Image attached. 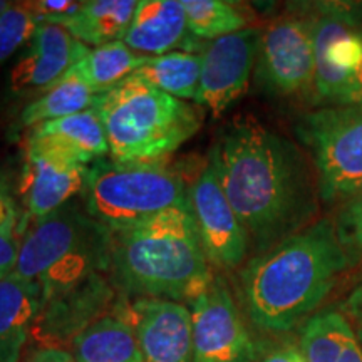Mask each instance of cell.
<instances>
[{
	"label": "cell",
	"instance_id": "e575fe53",
	"mask_svg": "<svg viewBox=\"0 0 362 362\" xmlns=\"http://www.w3.org/2000/svg\"><path fill=\"white\" fill-rule=\"evenodd\" d=\"M337 362H362V347L359 346V341H357V336L351 339L349 344L344 347L341 357H339Z\"/></svg>",
	"mask_w": 362,
	"mask_h": 362
},
{
	"label": "cell",
	"instance_id": "ba28073f",
	"mask_svg": "<svg viewBox=\"0 0 362 362\" xmlns=\"http://www.w3.org/2000/svg\"><path fill=\"white\" fill-rule=\"evenodd\" d=\"M315 57V94L332 106L349 104L351 76L362 59V34L347 4H320L309 19Z\"/></svg>",
	"mask_w": 362,
	"mask_h": 362
},
{
	"label": "cell",
	"instance_id": "8992f818",
	"mask_svg": "<svg viewBox=\"0 0 362 362\" xmlns=\"http://www.w3.org/2000/svg\"><path fill=\"white\" fill-rule=\"evenodd\" d=\"M86 211L111 233L189 203L183 176L163 163L98 160L84 188Z\"/></svg>",
	"mask_w": 362,
	"mask_h": 362
},
{
	"label": "cell",
	"instance_id": "8d00e7d4",
	"mask_svg": "<svg viewBox=\"0 0 362 362\" xmlns=\"http://www.w3.org/2000/svg\"><path fill=\"white\" fill-rule=\"evenodd\" d=\"M356 336H357V341H359V346L362 347V327H359V329H357Z\"/></svg>",
	"mask_w": 362,
	"mask_h": 362
},
{
	"label": "cell",
	"instance_id": "7a4b0ae2",
	"mask_svg": "<svg viewBox=\"0 0 362 362\" xmlns=\"http://www.w3.org/2000/svg\"><path fill=\"white\" fill-rule=\"evenodd\" d=\"M347 267L334 221L320 220L243 267V307L257 327L287 332L320 305Z\"/></svg>",
	"mask_w": 362,
	"mask_h": 362
},
{
	"label": "cell",
	"instance_id": "d4e9b609",
	"mask_svg": "<svg viewBox=\"0 0 362 362\" xmlns=\"http://www.w3.org/2000/svg\"><path fill=\"white\" fill-rule=\"evenodd\" d=\"M356 337L349 320L336 310H322L304 324L298 349L305 362H337L344 347Z\"/></svg>",
	"mask_w": 362,
	"mask_h": 362
},
{
	"label": "cell",
	"instance_id": "5bb4252c",
	"mask_svg": "<svg viewBox=\"0 0 362 362\" xmlns=\"http://www.w3.org/2000/svg\"><path fill=\"white\" fill-rule=\"evenodd\" d=\"M88 165L47 149L25 148L21 197L34 220L66 206L76 194H83L88 181Z\"/></svg>",
	"mask_w": 362,
	"mask_h": 362
},
{
	"label": "cell",
	"instance_id": "e0dca14e",
	"mask_svg": "<svg viewBox=\"0 0 362 362\" xmlns=\"http://www.w3.org/2000/svg\"><path fill=\"white\" fill-rule=\"evenodd\" d=\"M25 148L47 149L83 165L110 155L104 126L94 110L34 126L27 134Z\"/></svg>",
	"mask_w": 362,
	"mask_h": 362
},
{
	"label": "cell",
	"instance_id": "52a82bcc",
	"mask_svg": "<svg viewBox=\"0 0 362 362\" xmlns=\"http://www.w3.org/2000/svg\"><path fill=\"white\" fill-rule=\"evenodd\" d=\"M296 131L309 149L324 202H346L362 189V104L320 107Z\"/></svg>",
	"mask_w": 362,
	"mask_h": 362
},
{
	"label": "cell",
	"instance_id": "cb8c5ba5",
	"mask_svg": "<svg viewBox=\"0 0 362 362\" xmlns=\"http://www.w3.org/2000/svg\"><path fill=\"white\" fill-rule=\"evenodd\" d=\"M96 98L98 94L69 69L51 88L45 89L42 96L27 104L21 115V123L25 128H34L45 121L93 110Z\"/></svg>",
	"mask_w": 362,
	"mask_h": 362
},
{
	"label": "cell",
	"instance_id": "8fae6325",
	"mask_svg": "<svg viewBox=\"0 0 362 362\" xmlns=\"http://www.w3.org/2000/svg\"><path fill=\"white\" fill-rule=\"evenodd\" d=\"M189 205L210 265L221 270L242 265L250 238L230 205L211 161L189 187Z\"/></svg>",
	"mask_w": 362,
	"mask_h": 362
},
{
	"label": "cell",
	"instance_id": "83f0119b",
	"mask_svg": "<svg viewBox=\"0 0 362 362\" xmlns=\"http://www.w3.org/2000/svg\"><path fill=\"white\" fill-rule=\"evenodd\" d=\"M334 226L349 264H362V189L342 203Z\"/></svg>",
	"mask_w": 362,
	"mask_h": 362
},
{
	"label": "cell",
	"instance_id": "2e32d148",
	"mask_svg": "<svg viewBox=\"0 0 362 362\" xmlns=\"http://www.w3.org/2000/svg\"><path fill=\"white\" fill-rule=\"evenodd\" d=\"M111 300V287L103 275H96L79 287L42 302L33 336L44 347L72 342L84 329L104 317L103 312Z\"/></svg>",
	"mask_w": 362,
	"mask_h": 362
},
{
	"label": "cell",
	"instance_id": "ac0fdd59",
	"mask_svg": "<svg viewBox=\"0 0 362 362\" xmlns=\"http://www.w3.org/2000/svg\"><path fill=\"white\" fill-rule=\"evenodd\" d=\"M187 13L181 0H141L123 42L133 51L155 57L188 44Z\"/></svg>",
	"mask_w": 362,
	"mask_h": 362
},
{
	"label": "cell",
	"instance_id": "3957f363",
	"mask_svg": "<svg viewBox=\"0 0 362 362\" xmlns=\"http://www.w3.org/2000/svg\"><path fill=\"white\" fill-rule=\"evenodd\" d=\"M111 265L129 296L192 304L215 280L189 203L112 233Z\"/></svg>",
	"mask_w": 362,
	"mask_h": 362
},
{
	"label": "cell",
	"instance_id": "1f68e13d",
	"mask_svg": "<svg viewBox=\"0 0 362 362\" xmlns=\"http://www.w3.org/2000/svg\"><path fill=\"white\" fill-rule=\"evenodd\" d=\"M24 362H78L71 352L61 347H40L27 356Z\"/></svg>",
	"mask_w": 362,
	"mask_h": 362
},
{
	"label": "cell",
	"instance_id": "d6986e66",
	"mask_svg": "<svg viewBox=\"0 0 362 362\" xmlns=\"http://www.w3.org/2000/svg\"><path fill=\"white\" fill-rule=\"evenodd\" d=\"M42 309L40 285L11 272L0 279V362H19Z\"/></svg>",
	"mask_w": 362,
	"mask_h": 362
},
{
	"label": "cell",
	"instance_id": "f1b7e54d",
	"mask_svg": "<svg viewBox=\"0 0 362 362\" xmlns=\"http://www.w3.org/2000/svg\"><path fill=\"white\" fill-rule=\"evenodd\" d=\"M17 223V206L0 176V233H13Z\"/></svg>",
	"mask_w": 362,
	"mask_h": 362
},
{
	"label": "cell",
	"instance_id": "9c48e42d",
	"mask_svg": "<svg viewBox=\"0 0 362 362\" xmlns=\"http://www.w3.org/2000/svg\"><path fill=\"white\" fill-rule=\"evenodd\" d=\"M257 76L270 93L298 96L315 84L314 40L309 21L282 17L260 35Z\"/></svg>",
	"mask_w": 362,
	"mask_h": 362
},
{
	"label": "cell",
	"instance_id": "277c9868",
	"mask_svg": "<svg viewBox=\"0 0 362 362\" xmlns=\"http://www.w3.org/2000/svg\"><path fill=\"white\" fill-rule=\"evenodd\" d=\"M93 110L104 126L110 156L119 163H161L198 133L203 110L134 76L99 94Z\"/></svg>",
	"mask_w": 362,
	"mask_h": 362
},
{
	"label": "cell",
	"instance_id": "6da1fadb",
	"mask_svg": "<svg viewBox=\"0 0 362 362\" xmlns=\"http://www.w3.org/2000/svg\"><path fill=\"white\" fill-rule=\"evenodd\" d=\"M210 161L260 253L304 230L315 215L319 188L304 153L259 121H233Z\"/></svg>",
	"mask_w": 362,
	"mask_h": 362
},
{
	"label": "cell",
	"instance_id": "d6a6232c",
	"mask_svg": "<svg viewBox=\"0 0 362 362\" xmlns=\"http://www.w3.org/2000/svg\"><path fill=\"white\" fill-rule=\"evenodd\" d=\"M342 310L351 317L354 322L362 327V284L351 292V296L344 300Z\"/></svg>",
	"mask_w": 362,
	"mask_h": 362
},
{
	"label": "cell",
	"instance_id": "7402d4cb",
	"mask_svg": "<svg viewBox=\"0 0 362 362\" xmlns=\"http://www.w3.org/2000/svg\"><path fill=\"white\" fill-rule=\"evenodd\" d=\"M148 59L149 56L133 51L123 40H116L88 49L71 71L99 96L134 74Z\"/></svg>",
	"mask_w": 362,
	"mask_h": 362
},
{
	"label": "cell",
	"instance_id": "836d02e7",
	"mask_svg": "<svg viewBox=\"0 0 362 362\" xmlns=\"http://www.w3.org/2000/svg\"><path fill=\"white\" fill-rule=\"evenodd\" d=\"M349 104H362V59L359 66L351 76V90H349ZM347 104V106H349Z\"/></svg>",
	"mask_w": 362,
	"mask_h": 362
},
{
	"label": "cell",
	"instance_id": "9a60e30c",
	"mask_svg": "<svg viewBox=\"0 0 362 362\" xmlns=\"http://www.w3.org/2000/svg\"><path fill=\"white\" fill-rule=\"evenodd\" d=\"M88 49L72 37L64 27L40 22L33 39L12 67L8 76L11 90L17 94L34 90L44 93L61 79Z\"/></svg>",
	"mask_w": 362,
	"mask_h": 362
},
{
	"label": "cell",
	"instance_id": "4fadbf2b",
	"mask_svg": "<svg viewBox=\"0 0 362 362\" xmlns=\"http://www.w3.org/2000/svg\"><path fill=\"white\" fill-rule=\"evenodd\" d=\"M116 315L133 329L143 362H193L192 310L181 302L139 297Z\"/></svg>",
	"mask_w": 362,
	"mask_h": 362
},
{
	"label": "cell",
	"instance_id": "484cf974",
	"mask_svg": "<svg viewBox=\"0 0 362 362\" xmlns=\"http://www.w3.org/2000/svg\"><path fill=\"white\" fill-rule=\"evenodd\" d=\"M187 13L188 33L194 39L215 40L247 29V17L223 0H181Z\"/></svg>",
	"mask_w": 362,
	"mask_h": 362
},
{
	"label": "cell",
	"instance_id": "4dcf8cb0",
	"mask_svg": "<svg viewBox=\"0 0 362 362\" xmlns=\"http://www.w3.org/2000/svg\"><path fill=\"white\" fill-rule=\"evenodd\" d=\"M257 362H305L298 346L292 344H280V346L270 347L267 351L259 349Z\"/></svg>",
	"mask_w": 362,
	"mask_h": 362
},
{
	"label": "cell",
	"instance_id": "44dd1931",
	"mask_svg": "<svg viewBox=\"0 0 362 362\" xmlns=\"http://www.w3.org/2000/svg\"><path fill=\"white\" fill-rule=\"evenodd\" d=\"M71 344L78 362H143L133 329L116 314L101 317Z\"/></svg>",
	"mask_w": 362,
	"mask_h": 362
},
{
	"label": "cell",
	"instance_id": "d590c367",
	"mask_svg": "<svg viewBox=\"0 0 362 362\" xmlns=\"http://www.w3.org/2000/svg\"><path fill=\"white\" fill-rule=\"evenodd\" d=\"M12 4L13 2H7V0H0V16H2V13L6 12V11H8Z\"/></svg>",
	"mask_w": 362,
	"mask_h": 362
},
{
	"label": "cell",
	"instance_id": "f546056e",
	"mask_svg": "<svg viewBox=\"0 0 362 362\" xmlns=\"http://www.w3.org/2000/svg\"><path fill=\"white\" fill-rule=\"evenodd\" d=\"M19 243L21 242L13 233H0V279L16 269Z\"/></svg>",
	"mask_w": 362,
	"mask_h": 362
},
{
	"label": "cell",
	"instance_id": "4316f807",
	"mask_svg": "<svg viewBox=\"0 0 362 362\" xmlns=\"http://www.w3.org/2000/svg\"><path fill=\"white\" fill-rule=\"evenodd\" d=\"M39 21L27 2H13L0 16V66L33 39Z\"/></svg>",
	"mask_w": 362,
	"mask_h": 362
},
{
	"label": "cell",
	"instance_id": "5b68a950",
	"mask_svg": "<svg viewBox=\"0 0 362 362\" xmlns=\"http://www.w3.org/2000/svg\"><path fill=\"white\" fill-rule=\"evenodd\" d=\"M112 233L67 203L34 221L19 243L13 272L40 285L42 302L72 291L111 265Z\"/></svg>",
	"mask_w": 362,
	"mask_h": 362
},
{
	"label": "cell",
	"instance_id": "7c38bea8",
	"mask_svg": "<svg viewBox=\"0 0 362 362\" xmlns=\"http://www.w3.org/2000/svg\"><path fill=\"white\" fill-rule=\"evenodd\" d=\"M262 33L247 27L238 33L210 40L202 52V78L197 103L220 117L248 89L259 56Z\"/></svg>",
	"mask_w": 362,
	"mask_h": 362
},
{
	"label": "cell",
	"instance_id": "30bf717a",
	"mask_svg": "<svg viewBox=\"0 0 362 362\" xmlns=\"http://www.w3.org/2000/svg\"><path fill=\"white\" fill-rule=\"evenodd\" d=\"M189 310L193 362H257L259 347L220 277L192 302Z\"/></svg>",
	"mask_w": 362,
	"mask_h": 362
},
{
	"label": "cell",
	"instance_id": "603a6c76",
	"mask_svg": "<svg viewBox=\"0 0 362 362\" xmlns=\"http://www.w3.org/2000/svg\"><path fill=\"white\" fill-rule=\"evenodd\" d=\"M131 76L181 101H197L202 78V54L187 51L149 57Z\"/></svg>",
	"mask_w": 362,
	"mask_h": 362
},
{
	"label": "cell",
	"instance_id": "ffe728a7",
	"mask_svg": "<svg viewBox=\"0 0 362 362\" xmlns=\"http://www.w3.org/2000/svg\"><path fill=\"white\" fill-rule=\"evenodd\" d=\"M134 0H89L62 22L61 27L81 44L101 47V45L123 40L133 21Z\"/></svg>",
	"mask_w": 362,
	"mask_h": 362
}]
</instances>
